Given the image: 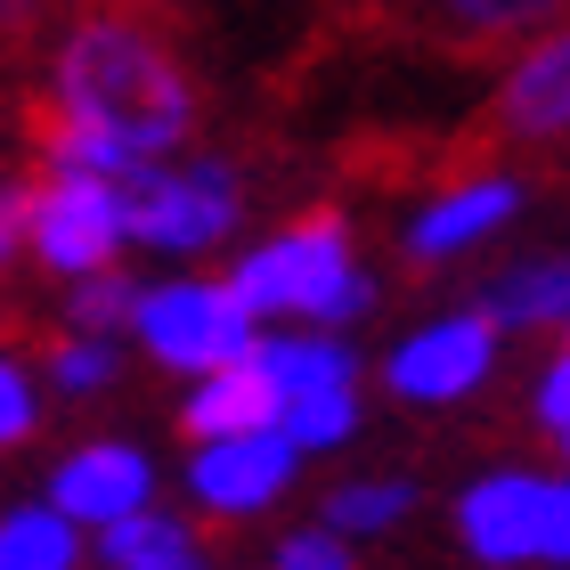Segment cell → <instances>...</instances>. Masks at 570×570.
<instances>
[{"label": "cell", "mask_w": 570, "mask_h": 570, "mask_svg": "<svg viewBox=\"0 0 570 570\" xmlns=\"http://www.w3.org/2000/svg\"><path fill=\"white\" fill-rule=\"evenodd\" d=\"M228 285H237V302L253 309V318H262V309L358 318V309H367V277L351 269V245H343V220L334 213H309L302 228H285V237L262 245Z\"/></svg>", "instance_id": "7a4b0ae2"}, {"label": "cell", "mask_w": 570, "mask_h": 570, "mask_svg": "<svg viewBox=\"0 0 570 570\" xmlns=\"http://www.w3.org/2000/svg\"><path fill=\"white\" fill-rule=\"evenodd\" d=\"M33 139L58 155V171H98V179H122V171H139L147 155L131 139H115V131H98V122H82L66 107V98H49V107H33Z\"/></svg>", "instance_id": "7c38bea8"}, {"label": "cell", "mask_w": 570, "mask_h": 570, "mask_svg": "<svg viewBox=\"0 0 570 570\" xmlns=\"http://www.w3.org/2000/svg\"><path fill=\"white\" fill-rule=\"evenodd\" d=\"M489 343H498V318H449V326H432L416 334L400 358H392V392L407 400H456V392H473V383L489 375Z\"/></svg>", "instance_id": "52a82bcc"}, {"label": "cell", "mask_w": 570, "mask_h": 570, "mask_svg": "<svg viewBox=\"0 0 570 570\" xmlns=\"http://www.w3.org/2000/svg\"><path fill=\"white\" fill-rule=\"evenodd\" d=\"M0 570H73V522L58 505H24L0 522Z\"/></svg>", "instance_id": "2e32d148"}, {"label": "cell", "mask_w": 570, "mask_h": 570, "mask_svg": "<svg viewBox=\"0 0 570 570\" xmlns=\"http://www.w3.org/2000/svg\"><path fill=\"white\" fill-rule=\"evenodd\" d=\"M107 570H196V547H188L179 522L139 505L122 522H107Z\"/></svg>", "instance_id": "5bb4252c"}, {"label": "cell", "mask_w": 570, "mask_h": 570, "mask_svg": "<svg viewBox=\"0 0 570 570\" xmlns=\"http://www.w3.org/2000/svg\"><path fill=\"white\" fill-rule=\"evenodd\" d=\"M17 228H24V196H0V253H9Z\"/></svg>", "instance_id": "484cf974"}, {"label": "cell", "mask_w": 570, "mask_h": 570, "mask_svg": "<svg viewBox=\"0 0 570 570\" xmlns=\"http://www.w3.org/2000/svg\"><path fill=\"white\" fill-rule=\"evenodd\" d=\"M562 449H570V432H562Z\"/></svg>", "instance_id": "83f0119b"}, {"label": "cell", "mask_w": 570, "mask_h": 570, "mask_svg": "<svg viewBox=\"0 0 570 570\" xmlns=\"http://www.w3.org/2000/svg\"><path fill=\"white\" fill-rule=\"evenodd\" d=\"M285 464H294V440H277V432H253V440H204L188 481H196L204 505L253 513V505H269L277 489H285Z\"/></svg>", "instance_id": "30bf717a"}, {"label": "cell", "mask_w": 570, "mask_h": 570, "mask_svg": "<svg viewBox=\"0 0 570 570\" xmlns=\"http://www.w3.org/2000/svg\"><path fill=\"white\" fill-rule=\"evenodd\" d=\"M24 228H33L41 262L73 269V277H98L115 262V245L131 237V228H122L115 179H98V171H58L49 188H33V196H24Z\"/></svg>", "instance_id": "5b68a950"}, {"label": "cell", "mask_w": 570, "mask_h": 570, "mask_svg": "<svg viewBox=\"0 0 570 570\" xmlns=\"http://www.w3.org/2000/svg\"><path fill=\"white\" fill-rule=\"evenodd\" d=\"M562 309H570V262L513 269L498 294H489V318H562Z\"/></svg>", "instance_id": "ac0fdd59"}, {"label": "cell", "mask_w": 570, "mask_h": 570, "mask_svg": "<svg viewBox=\"0 0 570 570\" xmlns=\"http://www.w3.org/2000/svg\"><path fill=\"white\" fill-rule=\"evenodd\" d=\"M498 131H513V139L570 131V33H554L547 49H530L513 66V82L498 90Z\"/></svg>", "instance_id": "8fae6325"}, {"label": "cell", "mask_w": 570, "mask_h": 570, "mask_svg": "<svg viewBox=\"0 0 570 570\" xmlns=\"http://www.w3.org/2000/svg\"><path fill=\"white\" fill-rule=\"evenodd\" d=\"M49 505H58L66 522H98V530H107V522H122V513L147 505V456L122 449V440H98V449H82V456L58 464Z\"/></svg>", "instance_id": "ba28073f"}, {"label": "cell", "mask_w": 570, "mask_h": 570, "mask_svg": "<svg viewBox=\"0 0 570 570\" xmlns=\"http://www.w3.org/2000/svg\"><path fill=\"white\" fill-rule=\"evenodd\" d=\"M115 196H122V228H131L139 245H164V253H204L237 220V188H228L220 164H204V171L139 164V171L115 179Z\"/></svg>", "instance_id": "3957f363"}, {"label": "cell", "mask_w": 570, "mask_h": 570, "mask_svg": "<svg viewBox=\"0 0 570 570\" xmlns=\"http://www.w3.org/2000/svg\"><path fill=\"white\" fill-rule=\"evenodd\" d=\"M285 570H351V554H343V538H334V530H309V538L285 547Z\"/></svg>", "instance_id": "603a6c76"}, {"label": "cell", "mask_w": 570, "mask_h": 570, "mask_svg": "<svg viewBox=\"0 0 570 570\" xmlns=\"http://www.w3.org/2000/svg\"><path fill=\"white\" fill-rule=\"evenodd\" d=\"M424 9L456 49H498L513 33H530V24H547L562 0H424Z\"/></svg>", "instance_id": "4fadbf2b"}, {"label": "cell", "mask_w": 570, "mask_h": 570, "mask_svg": "<svg viewBox=\"0 0 570 570\" xmlns=\"http://www.w3.org/2000/svg\"><path fill=\"white\" fill-rule=\"evenodd\" d=\"M538 562H570V489H547V538H538Z\"/></svg>", "instance_id": "cb8c5ba5"}, {"label": "cell", "mask_w": 570, "mask_h": 570, "mask_svg": "<svg viewBox=\"0 0 570 570\" xmlns=\"http://www.w3.org/2000/svg\"><path fill=\"white\" fill-rule=\"evenodd\" d=\"M139 309H147V294L122 269H98V277H82L73 285V326H90V334H115V326H139Z\"/></svg>", "instance_id": "d6986e66"}, {"label": "cell", "mask_w": 570, "mask_h": 570, "mask_svg": "<svg viewBox=\"0 0 570 570\" xmlns=\"http://www.w3.org/2000/svg\"><path fill=\"white\" fill-rule=\"evenodd\" d=\"M326 513H334V530H392L400 513H407V489H400V481H358V489H343Z\"/></svg>", "instance_id": "ffe728a7"}, {"label": "cell", "mask_w": 570, "mask_h": 570, "mask_svg": "<svg viewBox=\"0 0 570 570\" xmlns=\"http://www.w3.org/2000/svg\"><path fill=\"white\" fill-rule=\"evenodd\" d=\"M538 538H547V481L530 473H498L464 498V547L481 562H538Z\"/></svg>", "instance_id": "9c48e42d"}, {"label": "cell", "mask_w": 570, "mask_h": 570, "mask_svg": "<svg viewBox=\"0 0 570 570\" xmlns=\"http://www.w3.org/2000/svg\"><path fill=\"white\" fill-rule=\"evenodd\" d=\"M538 416H547L554 432H570V351H562V367L547 375V392H538Z\"/></svg>", "instance_id": "d4e9b609"}, {"label": "cell", "mask_w": 570, "mask_h": 570, "mask_svg": "<svg viewBox=\"0 0 570 570\" xmlns=\"http://www.w3.org/2000/svg\"><path fill=\"white\" fill-rule=\"evenodd\" d=\"M24 432H33V392H24V375L0 358V449H9V440H24Z\"/></svg>", "instance_id": "7402d4cb"}, {"label": "cell", "mask_w": 570, "mask_h": 570, "mask_svg": "<svg viewBox=\"0 0 570 570\" xmlns=\"http://www.w3.org/2000/svg\"><path fill=\"white\" fill-rule=\"evenodd\" d=\"M24 9H33V0H0V24H24Z\"/></svg>", "instance_id": "4316f807"}, {"label": "cell", "mask_w": 570, "mask_h": 570, "mask_svg": "<svg viewBox=\"0 0 570 570\" xmlns=\"http://www.w3.org/2000/svg\"><path fill=\"white\" fill-rule=\"evenodd\" d=\"M139 334L147 351L164 358V367H188V375H220L237 367V358L253 351V309L237 302V285H164V294H147L139 309Z\"/></svg>", "instance_id": "277c9868"}, {"label": "cell", "mask_w": 570, "mask_h": 570, "mask_svg": "<svg viewBox=\"0 0 570 570\" xmlns=\"http://www.w3.org/2000/svg\"><path fill=\"white\" fill-rule=\"evenodd\" d=\"M505 213H513V188H505V179H481V188L432 204V213L416 220V253H456V245H473L481 228H498Z\"/></svg>", "instance_id": "9a60e30c"}, {"label": "cell", "mask_w": 570, "mask_h": 570, "mask_svg": "<svg viewBox=\"0 0 570 570\" xmlns=\"http://www.w3.org/2000/svg\"><path fill=\"white\" fill-rule=\"evenodd\" d=\"M49 367H58L66 392H98V383L115 375V351H107V343H58V358H49Z\"/></svg>", "instance_id": "44dd1931"}, {"label": "cell", "mask_w": 570, "mask_h": 570, "mask_svg": "<svg viewBox=\"0 0 570 570\" xmlns=\"http://www.w3.org/2000/svg\"><path fill=\"white\" fill-rule=\"evenodd\" d=\"M351 416H358L351 383H318V392H302L294 407H285L277 440H294V449H334V440L351 432Z\"/></svg>", "instance_id": "e0dca14e"}, {"label": "cell", "mask_w": 570, "mask_h": 570, "mask_svg": "<svg viewBox=\"0 0 570 570\" xmlns=\"http://www.w3.org/2000/svg\"><path fill=\"white\" fill-rule=\"evenodd\" d=\"M277 424H285V383H277L269 343H253L237 367H220L179 407V432H196V440H253V432H277Z\"/></svg>", "instance_id": "8992f818"}, {"label": "cell", "mask_w": 570, "mask_h": 570, "mask_svg": "<svg viewBox=\"0 0 570 570\" xmlns=\"http://www.w3.org/2000/svg\"><path fill=\"white\" fill-rule=\"evenodd\" d=\"M58 98L82 122H98V131L131 139L139 155L171 147L188 131V82H179V66L122 17H98L58 49Z\"/></svg>", "instance_id": "6da1fadb"}]
</instances>
